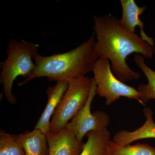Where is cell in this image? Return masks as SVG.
Listing matches in <instances>:
<instances>
[{
  "label": "cell",
  "instance_id": "13",
  "mask_svg": "<svg viewBox=\"0 0 155 155\" xmlns=\"http://www.w3.org/2000/svg\"><path fill=\"white\" fill-rule=\"evenodd\" d=\"M134 61L144 73L148 81L147 84H140L137 88L140 94V104L145 106L146 103L150 100H155V71L147 66L141 55L136 54Z\"/></svg>",
  "mask_w": 155,
  "mask_h": 155
},
{
  "label": "cell",
  "instance_id": "3",
  "mask_svg": "<svg viewBox=\"0 0 155 155\" xmlns=\"http://www.w3.org/2000/svg\"><path fill=\"white\" fill-rule=\"evenodd\" d=\"M39 45L24 40H10L7 48L8 57L1 63L0 83L8 102L14 105L17 98L13 94V84L18 76L27 78L35 68L33 56L38 53Z\"/></svg>",
  "mask_w": 155,
  "mask_h": 155
},
{
  "label": "cell",
  "instance_id": "14",
  "mask_svg": "<svg viewBox=\"0 0 155 155\" xmlns=\"http://www.w3.org/2000/svg\"><path fill=\"white\" fill-rule=\"evenodd\" d=\"M108 147L110 155H155V148L148 143L120 146L110 140Z\"/></svg>",
  "mask_w": 155,
  "mask_h": 155
},
{
  "label": "cell",
  "instance_id": "7",
  "mask_svg": "<svg viewBox=\"0 0 155 155\" xmlns=\"http://www.w3.org/2000/svg\"><path fill=\"white\" fill-rule=\"evenodd\" d=\"M46 137L48 155H79L85 143L77 140L74 133L66 127L58 132L49 131Z\"/></svg>",
  "mask_w": 155,
  "mask_h": 155
},
{
  "label": "cell",
  "instance_id": "8",
  "mask_svg": "<svg viewBox=\"0 0 155 155\" xmlns=\"http://www.w3.org/2000/svg\"><path fill=\"white\" fill-rule=\"evenodd\" d=\"M122 15L119 19L120 25L130 33H135V27L139 26L140 28V37L143 40L146 42L154 47V41L152 38L149 37L144 30V23L140 18V16L144 13L147 7H140L134 0H121Z\"/></svg>",
  "mask_w": 155,
  "mask_h": 155
},
{
  "label": "cell",
  "instance_id": "4",
  "mask_svg": "<svg viewBox=\"0 0 155 155\" xmlns=\"http://www.w3.org/2000/svg\"><path fill=\"white\" fill-rule=\"evenodd\" d=\"M94 78L85 77L70 81L68 88L55 111L50 123V132L65 128L86 104Z\"/></svg>",
  "mask_w": 155,
  "mask_h": 155
},
{
  "label": "cell",
  "instance_id": "15",
  "mask_svg": "<svg viewBox=\"0 0 155 155\" xmlns=\"http://www.w3.org/2000/svg\"><path fill=\"white\" fill-rule=\"evenodd\" d=\"M0 155H25L21 145L16 138V135L0 132Z\"/></svg>",
  "mask_w": 155,
  "mask_h": 155
},
{
  "label": "cell",
  "instance_id": "1",
  "mask_svg": "<svg viewBox=\"0 0 155 155\" xmlns=\"http://www.w3.org/2000/svg\"><path fill=\"white\" fill-rule=\"evenodd\" d=\"M94 30L97 40L94 48L99 58H106L111 62V70L122 82L140 79L139 73L132 70L126 63V58L133 53L151 59L153 48L135 33H130L119 23L114 15L94 16Z\"/></svg>",
  "mask_w": 155,
  "mask_h": 155
},
{
  "label": "cell",
  "instance_id": "11",
  "mask_svg": "<svg viewBox=\"0 0 155 155\" xmlns=\"http://www.w3.org/2000/svg\"><path fill=\"white\" fill-rule=\"evenodd\" d=\"M16 135L25 155H48L49 146L46 134L39 129L25 131Z\"/></svg>",
  "mask_w": 155,
  "mask_h": 155
},
{
  "label": "cell",
  "instance_id": "9",
  "mask_svg": "<svg viewBox=\"0 0 155 155\" xmlns=\"http://www.w3.org/2000/svg\"><path fill=\"white\" fill-rule=\"evenodd\" d=\"M68 84L66 81H58L54 86L48 87L47 104L35 128L39 129L46 134L49 131L50 119L67 91Z\"/></svg>",
  "mask_w": 155,
  "mask_h": 155
},
{
  "label": "cell",
  "instance_id": "5",
  "mask_svg": "<svg viewBox=\"0 0 155 155\" xmlns=\"http://www.w3.org/2000/svg\"><path fill=\"white\" fill-rule=\"evenodd\" d=\"M92 72L97 84V94L105 98L107 105H110L121 97L136 100L140 103V94L137 89L125 84L115 76L107 59L98 58Z\"/></svg>",
  "mask_w": 155,
  "mask_h": 155
},
{
  "label": "cell",
  "instance_id": "10",
  "mask_svg": "<svg viewBox=\"0 0 155 155\" xmlns=\"http://www.w3.org/2000/svg\"><path fill=\"white\" fill-rule=\"evenodd\" d=\"M146 118L144 124L133 131L122 130L114 135L112 141L120 146L130 144L133 142L145 138H155V123L153 120V112L149 107L143 110Z\"/></svg>",
  "mask_w": 155,
  "mask_h": 155
},
{
  "label": "cell",
  "instance_id": "2",
  "mask_svg": "<svg viewBox=\"0 0 155 155\" xmlns=\"http://www.w3.org/2000/svg\"><path fill=\"white\" fill-rule=\"evenodd\" d=\"M95 33L86 41L74 49L64 53L49 56L35 54L33 59L35 68L30 76L19 86L25 85L35 78L47 77L50 81H70L85 77L92 71L94 64L99 58L94 48Z\"/></svg>",
  "mask_w": 155,
  "mask_h": 155
},
{
  "label": "cell",
  "instance_id": "6",
  "mask_svg": "<svg viewBox=\"0 0 155 155\" xmlns=\"http://www.w3.org/2000/svg\"><path fill=\"white\" fill-rule=\"evenodd\" d=\"M96 88L97 84L94 78L86 104L66 126L79 141H82L84 136L89 131L107 128L110 124V117L104 111H96L93 114L91 111L92 102L97 94Z\"/></svg>",
  "mask_w": 155,
  "mask_h": 155
},
{
  "label": "cell",
  "instance_id": "12",
  "mask_svg": "<svg viewBox=\"0 0 155 155\" xmlns=\"http://www.w3.org/2000/svg\"><path fill=\"white\" fill-rule=\"evenodd\" d=\"M86 136L87 141L79 155H110L108 147L110 133L107 128L91 130Z\"/></svg>",
  "mask_w": 155,
  "mask_h": 155
}]
</instances>
